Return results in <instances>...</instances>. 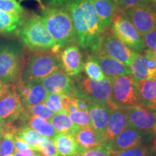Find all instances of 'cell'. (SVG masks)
<instances>
[{
    "instance_id": "cell-44",
    "label": "cell",
    "mask_w": 156,
    "mask_h": 156,
    "mask_svg": "<svg viewBox=\"0 0 156 156\" xmlns=\"http://www.w3.org/2000/svg\"><path fill=\"white\" fill-rule=\"evenodd\" d=\"M11 85H5L0 80V96H2L4 93H5L7 91V90L9 88Z\"/></svg>"
},
{
    "instance_id": "cell-45",
    "label": "cell",
    "mask_w": 156,
    "mask_h": 156,
    "mask_svg": "<svg viewBox=\"0 0 156 156\" xmlns=\"http://www.w3.org/2000/svg\"><path fill=\"white\" fill-rule=\"evenodd\" d=\"M151 145H152V147H153V149L154 152H155V155H156V137L154 138L153 141H152Z\"/></svg>"
},
{
    "instance_id": "cell-16",
    "label": "cell",
    "mask_w": 156,
    "mask_h": 156,
    "mask_svg": "<svg viewBox=\"0 0 156 156\" xmlns=\"http://www.w3.org/2000/svg\"><path fill=\"white\" fill-rule=\"evenodd\" d=\"M59 58L62 68L69 77L78 76L83 70V56L77 44H71L62 48Z\"/></svg>"
},
{
    "instance_id": "cell-13",
    "label": "cell",
    "mask_w": 156,
    "mask_h": 156,
    "mask_svg": "<svg viewBox=\"0 0 156 156\" xmlns=\"http://www.w3.org/2000/svg\"><path fill=\"white\" fill-rule=\"evenodd\" d=\"M24 109L15 85H11L5 93L0 96V119L12 123L19 118Z\"/></svg>"
},
{
    "instance_id": "cell-29",
    "label": "cell",
    "mask_w": 156,
    "mask_h": 156,
    "mask_svg": "<svg viewBox=\"0 0 156 156\" xmlns=\"http://www.w3.org/2000/svg\"><path fill=\"white\" fill-rule=\"evenodd\" d=\"M83 69L89 79L93 80L101 81L105 78V75L93 54L87 56L85 62H84Z\"/></svg>"
},
{
    "instance_id": "cell-25",
    "label": "cell",
    "mask_w": 156,
    "mask_h": 156,
    "mask_svg": "<svg viewBox=\"0 0 156 156\" xmlns=\"http://www.w3.org/2000/svg\"><path fill=\"white\" fill-rule=\"evenodd\" d=\"M19 118L21 119L22 122H26L29 127L33 129L37 133L43 136L53 139L57 134V132L48 120L38 116L24 114L23 113L20 114Z\"/></svg>"
},
{
    "instance_id": "cell-50",
    "label": "cell",
    "mask_w": 156,
    "mask_h": 156,
    "mask_svg": "<svg viewBox=\"0 0 156 156\" xmlns=\"http://www.w3.org/2000/svg\"><path fill=\"white\" fill-rule=\"evenodd\" d=\"M14 1H15V0H14Z\"/></svg>"
},
{
    "instance_id": "cell-39",
    "label": "cell",
    "mask_w": 156,
    "mask_h": 156,
    "mask_svg": "<svg viewBox=\"0 0 156 156\" xmlns=\"http://www.w3.org/2000/svg\"><path fill=\"white\" fill-rule=\"evenodd\" d=\"M142 36L146 48L154 51L156 49V28Z\"/></svg>"
},
{
    "instance_id": "cell-30",
    "label": "cell",
    "mask_w": 156,
    "mask_h": 156,
    "mask_svg": "<svg viewBox=\"0 0 156 156\" xmlns=\"http://www.w3.org/2000/svg\"><path fill=\"white\" fill-rule=\"evenodd\" d=\"M110 154V156H156L151 144H140L124 151Z\"/></svg>"
},
{
    "instance_id": "cell-23",
    "label": "cell",
    "mask_w": 156,
    "mask_h": 156,
    "mask_svg": "<svg viewBox=\"0 0 156 156\" xmlns=\"http://www.w3.org/2000/svg\"><path fill=\"white\" fill-rule=\"evenodd\" d=\"M73 136L82 149L103 145L106 143L104 136L95 131L91 126L79 128Z\"/></svg>"
},
{
    "instance_id": "cell-9",
    "label": "cell",
    "mask_w": 156,
    "mask_h": 156,
    "mask_svg": "<svg viewBox=\"0 0 156 156\" xmlns=\"http://www.w3.org/2000/svg\"><path fill=\"white\" fill-rule=\"evenodd\" d=\"M77 92L91 102L101 103L111 108L112 84V80L105 77L101 81H95L88 77L82 78L78 82Z\"/></svg>"
},
{
    "instance_id": "cell-11",
    "label": "cell",
    "mask_w": 156,
    "mask_h": 156,
    "mask_svg": "<svg viewBox=\"0 0 156 156\" xmlns=\"http://www.w3.org/2000/svg\"><path fill=\"white\" fill-rule=\"evenodd\" d=\"M123 12L141 36L156 28V11L151 5H137Z\"/></svg>"
},
{
    "instance_id": "cell-42",
    "label": "cell",
    "mask_w": 156,
    "mask_h": 156,
    "mask_svg": "<svg viewBox=\"0 0 156 156\" xmlns=\"http://www.w3.org/2000/svg\"><path fill=\"white\" fill-rule=\"evenodd\" d=\"M47 7H66L69 0H45Z\"/></svg>"
},
{
    "instance_id": "cell-8",
    "label": "cell",
    "mask_w": 156,
    "mask_h": 156,
    "mask_svg": "<svg viewBox=\"0 0 156 156\" xmlns=\"http://www.w3.org/2000/svg\"><path fill=\"white\" fill-rule=\"evenodd\" d=\"M136 54L127 45L116 38L109 28L102 33L98 51L95 54L110 56L129 67Z\"/></svg>"
},
{
    "instance_id": "cell-46",
    "label": "cell",
    "mask_w": 156,
    "mask_h": 156,
    "mask_svg": "<svg viewBox=\"0 0 156 156\" xmlns=\"http://www.w3.org/2000/svg\"><path fill=\"white\" fill-rule=\"evenodd\" d=\"M150 3H151V5L153 6V7H155L156 9V0H149Z\"/></svg>"
},
{
    "instance_id": "cell-18",
    "label": "cell",
    "mask_w": 156,
    "mask_h": 156,
    "mask_svg": "<svg viewBox=\"0 0 156 156\" xmlns=\"http://www.w3.org/2000/svg\"><path fill=\"white\" fill-rule=\"evenodd\" d=\"M105 77L112 80L120 76L130 75V67L110 56L93 54Z\"/></svg>"
},
{
    "instance_id": "cell-27",
    "label": "cell",
    "mask_w": 156,
    "mask_h": 156,
    "mask_svg": "<svg viewBox=\"0 0 156 156\" xmlns=\"http://www.w3.org/2000/svg\"><path fill=\"white\" fill-rule=\"evenodd\" d=\"M25 17L9 14L0 10V33L9 34L17 30L22 24Z\"/></svg>"
},
{
    "instance_id": "cell-49",
    "label": "cell",
    "mask_w": 156,
    "mask_h": 156,
    "mask_svg": "<svg viewBox=\"0 0 156 156\" xmlns=\"http://www.w3.org/2000/svg\"><path fill=\"white\" fill-rule=\"evenodd\" d=\"M154 52H155V54H156V49H155V51H154Z\"/></svg>"
},
{
    "instance_id": "cell-19",
    "label": "cell",
    "mask_w": 156,
    "mask_h": 156,
    "mask_svg": "<svg viewBox=\"0 0 156 156\" xmlns=\"http://www.w3.org/2000/svg\"><path fill=\"white\" fill-rule=\"evenodd\" d=\"M112 108L107 105L90 102L87 112L90 116L93 128L103 136L106 132Z\"/></svg>"
},
{
    "instance_id": "cell-24",
    "label": "cell",
    "mask_w": 156,
    "mask_h": 156,
    "mask_svg": "<svg viewBox=\"0 0 156 156\" xmlns=\"http://www.w3.org/2000/svg\"><path fill=\"white\" fill-rule=\"evenodd\" d=\"M52 140L58 156H79L83 150L72 134L57 133Z\"/></svg>"
},
{
    "instance_id": "cell-47",
    "label": "cell",
    "mask_w": 156,
    "mask_h": 156,
    "mask_svg": "<svg viewBox=\"0 0 156 156\" xmlns=\"http://www.w3.org/2000/svg\"><path fill=\"white\" fill-rule=\"evenodd\" d=\"M20 1H23V0H20ZM36 1L38 2L39 3V5H41V8H42V9H43V8H44V7H45V6L43 5V4H42V2H41V0H36Z\"/></svg>"
},
{
    "instance_id": "cell-35",
    "label": "cell",
    "mask_w": 156,
    "mask_h": 156,
    "mask_svg": "<svg viewBox=\"0 0 156 156\" xmlns=\"http://www.w3.org/2000/svg\"><path fill=\"white\" fill-rule=\"evenodd\" d=\"M0 10L24 17V9L16 0H0Z\"/></svg>"
},
{
    "instance_id": "cell-4",
    "label": "cell",
    "mask_w": 156,
    "mask_h": 156,
    "mask_svg": "<svg viewBox=\"0 0 156 156\" xmlns=\"http://www.w3.org/2000/svg\"><path fill=\"white\" fill-rule=\"evenodd\" d=\"M17 34L29 51L51 50L54 52L55 42L38 15L34 14L25 17Z\"/></svg>"
},
{
    "instance_id": "cell-10",
    "label": "cell",
    "mask_w": 156,
    "mask_h": 156,
    "mask_svg": "<svg viewBox=\"0 0 156 156\" xmlns=\"http://www.w3.org/2000/svg\"><path fill=\"white\" fill-rule=\"evenodd\" d=\"M129 125L147 135L156 137V111L139 104L124 108Z\"/></svg>"
},
{
    "instance_id": "cell-34",
    "label": "cell",
    "mask_w": 156,
    "mask_h": 156,
    "mask_svg": "<svg viewBox=\"0 0 156 156\" xmlns=\"http://www.w3.org/2000/svg\"><path fill=\"white\" fill-rule=\"evenodd\" d=\"M69 116L72 122L78 127H87V126L93 127L91 119L88 112L76 111L69 114Z\"/></svg>"
},
{
    "instance_id": "cell-5",
    "label": "cell",
    "mask_w": 156,
    "mask_h": 156,
    "mask_svg": "<svg viewBox=\"0 0 156 156\" xmlns=\"http://www.w3.org/2000/svg\"><path fill=\"white\" fill-rule=\"evenodd\" d=\"M24 50L18 43H0V80L5 85H16L20 80L24 64Z\"/></svg>"
},
{
    "instance_id": "cell-12",
    "label": "cell",
    "mask_w": 156,
    "mask_h": 156,
    "mask_svg": "<svg viewBox=\"0 0 156 156\" xmlns=\"http://www.w3.org/2000/svg\"><path fill=\"white\" fill-rule=\"evenodd\" d=\"M129 67L130 76L135 83L149 78H156V54L151 49L137 53Z\"/></svg>"
},
{
    "instance_id": "cell-36",
    "label": "cell",
    "mask_w": 156,
    "mask_h": 156,
    "mask_svg": "<svg viewBox=\"0 0 156 156\" xmlns=\"http://www.w3.org/2000/svg\"><path fill=\"white\" fill-rule=\"evenodd\" d=\"M43 156H58L53 140L51 138L43 136L38 146V151Z\"/></svg>"
},
{
    "instance_id": "cell-21",
    "label": "cell",
    "mask_w": 156,
    "mask_h": 156,
    "mask_svg": "<svg viewBox=\"0 0 156 156\" xmlns=\"http://www.w3.org/2000/svg\"><path fill=\"white\" fill-rule=\"evenodd\" d=\"M139 102L146 108L156 111V78L136 83Z\"/></svg>"
},
{
    "instance_id": "cell-3",
    "label": "cell",
    "mask_w": 156,
    "mask_h": 156,
    "mask_svg": "<svg viewBox=\"0 0 156 156\" xmlns=\"http://www.w3.org/2000/svg\"><path fill=\"white\" fill-rule=\"evenodd\" d=\"M62 68L59 54L51 50L30 51L25 56L20 81H41Z\"/></svg>"
},
{
    "instance_id": "cell-14",
    "label": "cell",
    "mask_w": 156,
    "mask_h": 156,
    "mask_svg": "<svg viewBox=\"0 0 156 156\" xmlns=\"http://www.w3.org/2000/svg\"><path fill=\"white\" fill-rule=\"evenodd\" d=\"M145 133L128 126L113 139L103 145L110 153H116L142 144Z\"/></svg>"
},
{
    "instance_id": "cell-26",
    "label": "cell",
    "mask_w": 156,
    "mask_h": 156,
    "mask_svg": "<svg viewBox=\"0 0 156 156\" xmlns=\"http://www.w3.org/2000/svg\"><path fill=\"white\" fill-rule=\"evenodd\" d=\"M48 121L57 133L74 135L80 128L72 122L69 114L65 112L56 113Z\"/></svg>"
},
{
    "instance_id": "cell-48",
    "label": "cell",
    "mask_w": 156,
    "mask_h": 156,
    "mask_svg": "<svg viewBox=\"0 0 156 156\" xmlns=\"http://www.w3.org/2000/svg\"><path fill=\"white\" fill-rule=\"evenodd\" d=\"M2 137H0V142L2 141Z\"/></svg>"
},
{
    "instance_id": "cell-2",
    "label": "cell",
    "mask_w": 156,
    "mask_h": 156,
    "mask_svg": "<svg viewBox=\"0 0 156 156\" xmlns=\"http://www.w3.org/2000/svg\"><path fill=\"white\" fill-rule=\"evenodd\" d=\"M41 17L55 42V53L59 54L64 47L71 44H77V35L73 20L66 7H44Z\"/></svg>"
},
{
    "instance_id": "cell-37",
    "label": "cell",
    "mask_w": 156,
    "mask_h": 156,
    "mask_svg": "<svg viewBox=\"0 0 156 156\" xmlns=\"http://www.w3.org/2000/svg\"><path fill=\"white\" fill-rule=\"evenodd\" d=\"M114 2L116 3L117 10L122 12L137 5H151L149 0H114Z\"/></svg>"
},
{
    "instance_id": "cell-40",
    "label": "cell",
    "mask_w": 156,
    "mask_h": 156,
    "mask_svg": "<svg viewBox=\"0 0 156 156\" xmlns=\"http://www.w3.org/2000/svg\"><path fill=\"white\" fill-rule=\"evenodd\" d=\"M17 129L12 123H7L0 119V137H3L7 132H12L16 134Z\"/></svg>"
},
{
    "instance_id": "cell-28",
    "label": "cell",
    "mask_w": 156,
    "mask_h": 156,
    "mask_svg": "<svg viewBox=\"0 0 156 156\" xmlns=\"http://www.w3.org/2000/svg\"><path fill=\"white\" fill-rule=\"evenodd\" d=\"M15 135L23 140L33 151L38 152L39 144L41 141L43 136L37 133L35 130L29 126H23L17 129Z\"/></svg>"
},
{
    "instance_id": "cell-32",
    "label": "cell",
    "mask_w": 156,
    "mask_h": 156,
    "mask_svg": "<svg viewBox=\"0 0 156 156\" xmlns=\"http://www.w3.org/2000/svg\"><path fill=\"white\" fill-rule=\"evenodd\" d=\"M22 113L26 115H30V116L41 117L46 120H49L54 114V113L44 103L24 107Z\"/></svg>"
},
{
    "instance_id": "cell-7",
    "label": "cell",
    "mask_w": 156,
    "mask_h": 156,
    "mask_svg": "<svg viewBox=\"0 0 156 156\" xmlns=\"http://www.w3.org/2000/svg\"><path fill=\"white\" fill-rule=\"evenodd\" d=\"M111 25L112 28H110L113 34L136 53L140 54L146 49L141 34L136 30L123 12H116Z\"/></svg>"
},
{
    "instance_id": "cell-33",
    "label": "cell",
    "mask_w": 156,
    "mask_h": 156,
    "mask_svg": "<svg viewBox=\"0 0 156 156\" xmlns=\"http://www.w3.org/2000/svg\"><path fill=\"white\" fill-rule=\"evenodd\" d=\"M15 136L12 132H7L0 142V156H12L15 152Z\"/></svg>"
},
{
    "instance_id": "cell-17",
    "label": "cell",
    "mask_w": 156,
    "mask_h": 156,
    "mask_svg": "<svg viewBox=\"0 0 156 156\" xmlns=\"http://www.w3.org/2000/svg\"><path fill=\"white\" fill-rule=\"evenodd\" d=\"M15 86L24 107L44 103L48 95L41 81H19Z\"/></svg>"
},
{
    "instance_id": "cell-43",
    "label": "cell",
    "mask_w": 156,
    "mask_h": 156,
    "mask_svg": "<svg viewBox=\"0 0 156 156\" xmlns=\"http://www.w3.org/2000/svg\"><path fill=\"white\" fill-rule=\"evenodd\" d=\"M12 156H43L41 154H39L37 153L36 151H31L26 152V153H19V152H16L15 151L14 154H13Z\"/></svg>"
},
{
    "instance_id": "cell-15",
    "label": "cell",
    "mask_w": 156,
    "mask_h": 156,
    "mask_svg": "<svg viewBox=\"0 0 156 156\" xmlns=\"http://www.w3.org/2000/svg\"><path fill=\"white\" fill-rule=\"evenodd\" d=\"M41 82L48 93L69 95L77 91L73 81L62 68L51 73Z\"/></svg>"
},
{
    "instance_id": "cell-41",
    "label": "cell",
    "mask_w": 156,
    "mask_h": 156,
    "mask_svg": "<svg viewBox=\"0 0 156 156\" xmlns=\"http://www.w3.org/2000/svg\"><path fill=\"white\" fill-rule=\"evenodd\" d=\"M15 151L19 153H26L32 150L23 140L16 135L15 136Z\"/></svg>"
},
{
    "instance_id": "cell-6",
    "label": "cell",
    "mask_w": 156,
    "mask_h": 156,
    "mask_svg": "<svg viewBox=\"0 0 156 156\" xmlns=\"http://www.w3.org/2000/svg\"><path fill=\"white\" fill-rule=\"evenodd\" d=\"M111 108H126L139 104L136 83L130 75L120 76L112 80Z\"/></svg>"
},
{
    "instance_id": "cell-38",
    "label": "cell",
    "mask_w": 156,
    "mask_h": 156,
    "mask_svg": "<svg viewBox=\"0 0 156 156\" xmlns=\"http://www.w3.org/2000/svg\"><path fill=\"white\" fill-rule=\"evenodd\" d=\"M110 153L103 145H98L95 147L83 149L79 156H110Z\"/></svg>"
},
{
    "instance_id": "cell-31",
    "label": "cell",
    "mask_w": 156,
    "mask_h": 156,
    "mask_svg": "<svg viewBox=\"0 0 156 156\" xmlns=\"http://www.w3.org/2000/svg\"><path fill=\"white\" fill-rule=\"evenodd\" d=\"M67 95L58 93H48L47 96L44 101V103L54 113L64 112L65 107V101Z\"/></svg>"
},
{
    "instance_id": "cell-1",
    "label": "cell",
    "mask_w": 156,
    "mask_h": 156,
    "mask_svg": "<svg viewBox=\"0 0 156 156\" xmlns=\"http://www.w3.org/2000/svg\"><path fill=\"white\" fill-rule=\"evenodd\" d=\"M73 20L77 43L83 48L98 51L101 30L93 0H69L66 6Z\"/></svg>"
},
{
    "instance_id": "cell-20",
    "label": "cell",
    "mask_w": 156,
    "mask_h": 156,
    "mask_svg": "<svg viewBox=\"0 0 156 156\" xmlns=\"http://www.w3.org/2000/svg\"><path fill=\"white\" fill-rule=\"evenodd\" d=\"M128 126L129 125L125 109L119 108L112 109L104 134L106 142L118 135Z\"/></svg>"
},
{
    "instance_id": "cell-22",
    "label": "cell",
    "mask_w": 156,
    "mask_h": 156,
    "mask_svg": "<svg viewBox=\"0 0 156 156\" xmlns=\"http://www.w3.org/2000/svg\"><path fill=\"white\" fill-rule=\"evenodd\" d=\"M93 5L100 23L101 30L111 27L113 17L117 11L114 0H93Z\"/></svg>"
}]
</instances>
